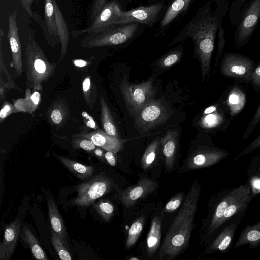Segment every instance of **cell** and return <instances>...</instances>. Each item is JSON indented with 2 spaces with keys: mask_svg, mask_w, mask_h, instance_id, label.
Listing matches in <instances>:
<instances>
[{
  "mask_svg": "<svg viewBox=\"0 0 260 260\" xmlns=\"http://www.w3.org/2000/svg\"><path fill=\"white\" fill-rule=\"evenodd\" d=\"M229 9V0H208L171 43L191 39L203 80L209 75L216 37Z\"/></svg>",
  "mask_w": 260,
  "mask_h": 260,
  "instance_id": "obj_1",
  "label": "cell"
},
{
  "mask_svg": "<svg viewBox=\"0 0 260 260\" xmlns=\"http://www.w3.org/2000/svg\"><path fill=\"white\" fill-rule=\"evenodd\" d=\"M200 191V184L195 181L164 239L159 254L160 259H174L187 248Z\"/></svg>",
  "mask_w": 260,
  "mask_h": 260,
  "instance_id": "obj_2",
  "label": "cell"
},
{
  "mask_svg": "<svg viewBox=\"0 0 260 260\" xmlns=\"http://www.w3.org/2000/svg\"><path fill=\"white\" fill-rule=\"evenodd\" d=\"M252 195L248 184L222 191L212 211L207 229V236L211 235L234 215L245 211L252 200Z\"/></svg>",
  "mask_w": 260,
  "mask_h": 260,
  "instance_id": "obj_3",
  "label": "cell"
},
{
  "mask_svg": "<svg viewBox=\"0 0 260 260\" xmlns=\"http://www.w3.org/2000/svg\"><path fill=\"white\" fill-rule=\"evenodd\" d=\"M35 34V30L30 29L25 46L26 85L33 90L40 91L43 84L52 76L56 66L48 60L37 42Z\"/></svg>",
  "mask_w": 260,
  "mask_h": 260,
  "instance_id": "obj_4",
  "label": "cell"
},
{
  "mask_svg": "<svg viewBox=\"0 0 260 260\" xmlns=\"http://www.w3.org/2000/svg\"><path fill=\"white\" fill-rule=\"evenodd\" d=\"M146 27L137 22L113 25L104 31L88 34L81 45L87 48L123 45L138 37Z\"/></svg>",
  "mask_w": 260,
  "mask_h": 260,
  "instance_id": "obj_5",
  "label": "cell"
},
{
  "mask_svg": "<svg viewBox=\"0 0 260 260\" xmlns=\"http://www.w3.org/2000/svg\"><path fill=\"white\" fill-rule=\"evenodd\" d=\"M150 79L140 84L130 83L125 76L120 84L121 93L127 110L134 117L148 103L153 99L155 90Z\"/></svg>",
  "mask_w": 260,
  "mask_h": 260,
  "instance_id": "obj_6",
  "label": "cell"
},
{
  "mask_svg": "<svg viewBox=\"0 0 260 260\" xmlns=\"http://www.w3.org/2000/svg\"><path fill=\"white\" fill-rule=\"evenodd\" d=\"M113 187L112 180L103 173H100L92 179L77 186L76 196L71 203L80 207L88 206L96 199L111 191Z\"/></svg>",
  "mask_w": 260,
  "mask_h": 260,
  "instance_id": "obj_7",
  "label": "cell"
},
{
  "mask_svg": "<svg viewBox=\"0 0 260 260\" xmlns=\"http://www.w3.org/2000/svg\"><path fill=\"white\" fill-rule=\"evenodd\" d=\"M168 4L158 3L148 6H141L125 11L120 9L115 25L137 22L153 28L164 16Z\"/></svg>",
  "mask_w": 260,
  "mask_h": 260,
  "instance_id": "obj_8",
  "label": "cell"
},
{
  "mask_svg": "<svg viewBox=\"0 0 260 260\" xmlns=\"http://www.w3.org/2000/svg\"><path fill=\"white\" fill-rule=\"evenodd\" d=\"M168 117V111L161 101L153 99L134 117L135 124L138 129L145 133L164 123Z\"/></svg>",
  "mask_w": 260,
  "mask_h": 260,
  "instance_id": "obj_9",
  "label": "cell"
},
{
  "mask_svg": "<svg viewBox=\"0 0 260 260\" xmlns=\"http://www.w3.org/2000/svg\"><path fill=\"white\" fill-rule=\"evenodd\" d=\"M260 20V0H251L240 18L234 37L239 46L245 45Z\"/></svg>",
  "mask_w": 260,
  "mask_h": 260,
  "instance_id": "obj_10",
  "label": "cell"
},
{
  "mask_svg": "<svg viewBox=\"0 0 260 260\" xmlns=\"http://www.w3.org/2000/svg\"><path fill=\"white\" fill-rule=\"evenodd\" d=\"M221 72L226 77L249 80L253 72L252 61L248 58L237 54L224 55L221 64Z\"/></svg>",
  "mask_w": 260,
  "mask_h": 260,
  "instance_id": "obj_11",
  "label": "cell"
},
{
  "mask_svg": "<svg viewBox=\"0 0 260 260\" xmlns=\"http://www.w3.org/2000/svg\"><path fill=\"white\" fill-rule=\"evenodd\" d=\"M120 9H122L121 3L119 0L107 2L88 28L75 33L76 36L85 32L88 34L99 33L115 25L118 18V11Z\"/></svg>",
  "mask_w": 260,
  "mask_h": 260,
  "instance_id": "obj_12",
  "label": "cell"
},
{
  "mask_svg": "<svg viewBox=\"0 0 260 260\" xmlns=\"http://www.w3.org/2000/svg\"><path fill=\"white\" fill-rule=\"evenodd\" d=\"M194 1L172 0L169 3L165 14L158 24L156 35H165L171 25L185 14Z\"/></svg>",
  "mask_w": 260,
  "mask_h": 260,
  "instance_id": "obj_13",
  "label": "cell"
},
{
  "mask_svg": "<svg viewBox=\"0 0 260 260\" xmlns=\"http://www.w3.org/2000/svg\"><path fill=\"white\" fill-rule=\"evenodd\" d=\"M157 184L153 180L144 177L137 183L124 190H119L117 197L123 205L128 207L135 204L138 200L154 191Z\"/></svg>",
  "mask_w": 260,
  "mask_h": 260,
  "instance_id": "obj_14",
  "label": "cell"
},
{
  "mask_svg": "<svg viewBox=\"0 0 260 260\" xmlns=\"http://www.w3.org/2000/svg\"><path fill=\"white\" fill-rule=\"evenodd\" d=\"M17 10H14L8 15V31L7 37L9 39L12 55V64L16 75L21 76L23 71L21 47L17 26Z\"/></svg>",
  "mask_w": 260,
  "mask_h": 260,
  "instance_id": "obj_15",
  "label": "cell"
},
{
  "mask_svg": "<svg viewBox=\"0 0 260 260\" xmlns=\"http://www.w3.org/2000/svg\"><path fill=\"white\" fill-rule=\"evenodd\" d=\"M228 155V152L224 150L204 147L198 150L190 157L187 168L192 170L210 167L225 159Z\"/></svg>",
  "mask_w": 260,
  "mask_h": 260,
  "instance_id": "obj_16",
  "label": "cell"
},
{
  "mask_svg": "<svg viewBox=\"0 0 260 260\" xmlns=\"http://www.w3.org/2000/svg\"><path fill=\"white\" fill-rule=\"evenodd\" d=\"M21 220L16 219L5 228L0 243V260H9L16 248L20 234Z\"/></svg>",
  "mask_w": 260,
  "mask_h": 260,
  "instance_id": "obj_17",
  "label": "cell"
},
{
  "mask_svg": "<svg viewBox=\"0 0 260 260\" xmlns=\"http://www.w3.org/2000/svg\"><path fill=\"white\" fill-rule=\"evenodd\" d=\"M44 26L42 30L48 43L54 46L60 39L52 0H44Z\"/></svg>",
  "mask_w": 260,
  "mask_h": 260,
  "instance_id": "obj_18",
  "label": "cell"
},
{
  "mask_svg": "<svg viewBox=\"0 0 260 260\" xmlns=\"http://www.w3.org/2000/svg\"><path fill=\"white\" fill-rule=\"evenodd\" d=\"M91 140L96 146L107 151L117 153L122 148L123 141L119 138L107 134L105 131L95 130L90 133L75 135Z\"/></svg>",
  "mask_w": 260,
  "mask_h": 260,
  "instance_id": "obj_19",
  "label": "cell"
},
{
  "mask_svg": "<svg viewBox=\"0 0 260 260\" xmlns=\"http://www.w3.org/2000/svg\"><path fill=\"white\" fill-rule=\"evenodd\" d=\"M178 129H170L166 132L160 139L165 164L167 169L172 168L176 156L177 148Z\"/></svg>",
  "mask_w": 260,
  "mask_h": 260,
  "instance_id": "obj_20",
  "label": "cell"
},
{
  "mask_svg": "<svg viewBox=\"0 0 260 260\" xmlns=\"http://www.w3.org/2000/svg\"><path fill=\"white\" fill-rule=\"evenodd\" d=\"M223 112L217 105L206 108L198 122V125L204 129H211L219 127L225 121Z\"/></svg>",
  "mask_w": 260,
  "mask_h": 260,
  "instance_id": "obj_21",
  "label": "cell"
},
{
  "mask_svg": "<svg viewBox=\"0 0 260 260\" xmlns=\"http://www.w3.org/2000/svg\"><path fill=\"white\" fill-rule=\"evenodd\" d=\"M49 218L52 230L61 238L68 248L67 232L57 206L52 199L47 200Z\"/></svg>",
  "mask_w": 260,
  "mask_h": 260,
  "instance_id": "obj_22",
  "label": "cell"
},
{
  "mask_svg": "<svg viewBox=\"0 0 260 260\" xmlns=\"http://www.w3.org/2000/svg\"><path fill=\"white\" fill-rule=\"evenodd\" d=\"M162 216V214L155 216L151 222L146 240L147 254L149 257L153 256L160 245Z\"/></svg>",
  "mask_w": 260,
  "mask_h": 260,
  "instance_id": "obj_23",
  "label": "cell"
},
{
  "mask_svg": "<svg viewBox=\"0 0 260 260\" xmlns=\"http://www.w3.org/2000/svg\"><path fill=\"white\" fill-rule=\"evenodd\" d=\"M248 244L250 249L260 245V221L254 225H247L245 227L240 234L233 249Z\"/></svg>",
  "mask_w": 260,
  "mask_h": 260,
  "instance_id": "obj_24",
  "label": "cell"
},
{
  "mask_svg": "<svg viewBox=\"0 0 260 260\" xmlns=\"http://www.w3.org/2000/svg\"><path fill=\"white\" fill-rule=\"evenodd\" d=\"M41 101V94L37 90H31L26 88L25 98L16 100L14 103L15 112H27L32 114L39 105Z\"/></svg>",
  "mask_w": 260,
  "mask_h": 260,
  "instance_id": "obj_25",
  "label": "cell"
},
{
  "mask_svg": "<svg viewBox=\"0 0 260 260\" xmlns=\"http://www.w3.org/2000/svg\"><path fill=\"white\" fill-rule=\"evenodd\" d=\"M54 7L55 14L56 18L58 31L61 43V53L59 59L60 62L65 57L69 40V33L67 24L62 13L59 9L56 0H52Z\"/></svg>",
  "mask_w": 260,
  "mask_h": 260,
  "instance_id": "obj_26",
  "label": "cell"
},
{
  "mask_svg": "<svg viewBox=\"0 0 260 260\" xmlns=\"http://www.w3.org/2000/svg\"><path fill=\"white\" fill-rule=\"evenodd\" d=\"M236 225L235 223L230 224L224 228L212 242L209 250L211 252L216 251H224L229 247L234 237Z\"/></svg>",
  "mask_w": 260,
  "mask_h": 260,
  "instance_id": "obj_27",
  "label": "cell"
},
{
  "mask_svg": "<svg viewBox=\"0 0 260 260\" xmlns=\"http://www.w3.org/2000/svg\"><path fill=\"white\" fill-rule=\"evenodd\" d=\"M55 156L61 164L81 179H87L94 173V169L92 166L85 165L59 155Z\"/></svg>",
  "mask_w": 260,
  "mask_h": 260,
  "instance_id": "obj_28",
  "label": "cell"
},
{
  "mask_svg": "<svg viewBox=\"0 0 260 260\" xmlns=\"http://www.w3.org/2000/svg\"><path fill=\"white\" fill-rule=\"evenodd\" d=\"M246 103V96L238 87H233L229 93L227 105L231 117L237 115L244 108Z\"/></svg>",
  "mask_w": 260,
  "mask_h": 260,
  "instance_id": "obj_29",
  "label": "cell"
},
{
  "mask_svg": "<svg viewBox=\"0 0 260 260\" xmlns=\"http://www.w3.org/2000/svg\"><path fill=\"white\" fill-rule=\"evenodd\" d=\"M21 237L22 240L29 246L32 256L35 259H48L38 239L28 227L24 226L23 228Z\"/></svg>",
  "mask_w": 260,
  "mask_h": 260,
  "instance_id": "obj_30",
  "label": "cell"
},
{
  "mask_svg": "<svg viewBox=\"0 0 260 260\" xmlns=\"http://www.w3.org/2000/svg\"><path fill=\"white\" fill-rule=\"evenodd\" d=\"M68 113L67 108L63 102L61 100L56 101L48 108V120L54 125H61L67 120Z\"/></svg>",
  "mask_w": 260,
  "mask_h": 260,
  "instance_id": "obj_31",
  "label": "cell"
},
{
  "mask_svg": "<svg viewBox=\"0 0 260 260\" xmlns=\"http://www.w3.org/2000/svg\"><path fill=\"white\" fill-rule=\"evenodd\" d=\"M101 120L104 131L109 135L118 138L119 135L110 110L104 98H100Z\"/></svg>",
  "mask_w": 260,
  "mask_h": 260,
  "instance_id": "obj_32",
  "label": "cell"
},
{
  "mask_svg": "<svg viewBox=\"0 0 260 260\" xmlns=\"http://www.w3.org/2000/svg\"><path fill=\"white\" fill-rule=\"evenodd\" d=\"M144 222L145 218L140 216L133 222L128 231L125 244L126 249H129L136 243L143 230Z\"/></svg>",
  "mask_w": 260,
  "mask_h": 260,
  "instance_id": "obj_33",
  "label": "cell"
},
{
  "mask_svg": "<svg viewBox=\"0 0 260 260\" xmlns=\"http://www.w3.org/2000/svg\"><path fill=\"white\" fill-rule=\"evenodd\" d=\"M82 89L86 103L91 108H93L97 97V90L94 83L91 81L90 76H87L84 79Z\"/></svg>",
  "mask_w": 260,
  "mask_h": 260,
  "instance_id": "obj_34",
  "label": "cell"
},
{
  "mask_svg": "<svg viewBox=\"0 0 260 260\" xmlns=\"http://www.w3.org/2000/svg\"><path fill=\"white\" fill-rule=\"evenodd\" d=\"M92 205L104 221H109L113 216L114 211V206L109 200H101L96 203H93Z\"/></svg>",
  "mask_w": 260,
  "mask_h": 260,
  "instance_id": "obj_35",
  "label": "cell"
},
{
  "mask_svg": "<svg viewBox=\"0 0 260 260\" xmlns=\"http://www.w3.org/2000/svg\"><path fill=\"white\" fill-rule=\"evenodd\" d=\"M159 144L158 140L155 139L146 149L141 159V165L143 169L146 170L149 168L154 161Z\"/></svg>",
  "mask_w": 260,
  "mask_h": 260,
  "instance_id": "obj_36",
  "label": "cell"
},
{
  "mask_svg": "<svg viewBox=\"0 0 260 260\" xmlns=\"http://www.w3.org/2000/svg\"><path fill=\"white\" fill-rule=\"evenodd\" d=\"M1 57H0V72L1 76H4V78H0V85L5 87L6 88H11L15 90L22 91L12 81L10 74L6 68V65L3 58L2 48V38L3 35V29H1Z\"/></svg>",
  "mask_w": 260,
  "mask_h": 260,
  "instance_id": "obj_37",
  "label": "cell"
},
{
  "mask_svg": "<svg viewBox=\"0 0 260 260\" xmlns=\"http://www.w3.org/2000/svg\"><path fill=\"white\" fill-rule=\"evenodd\" d=\"M182 49L181 46L173 49L163 56L157 62L161 68H169L178 62L182 55Z\"/></svg>",
  "mask_w": 260,
  "mask_h": 260,
  "instance_id": "obj_38",
  "label": "cell"
},
{
  "mask_svg": "<svg viewBox=\"0 0 260 260\" xmlns=\"http://www.w3.org/2000/svg\"><path fill=\"white\" fill-rule=\"evenodd\" d=\"M51 241L60 259L62 260L72 259L71 255L67 249L68 247L53 230L51 232Z\"/></svg>",
  "mask_w": 260,
  "mask_h": 260,
  "instance_id": "obj_39",
  "label": "cell"
},
{
  "mask_svg": "<svg viewBox=\"0 0 260 260\" xmlns=\"http://www.w3.org/2000/svg\"><path fill=\"white\" fill-rule=\"evenodd\" d=\"M23 9L29 16L38 23L42 29L44 26V21L42 17L33 10V6L38 4V0H20Z\"/></svg>",
  "mask_w": 260,
  "mask_h": 260,
  "instance_id": "obj_40",
  "label": "cell"
},
{
  "mask_svg": "<svg viewBox=\"0 0 260 260\" xmlns=\"http://www.w3.org/2000/svg\"><path fill=\"white\" fill-rule=\"evenodd\" d=\"M72 141V145L75 148H81L85 150H92L96 147L95 144L90 140L86 138L75 135Z\"/></svg>",
  "mask_w": 260,
  "mask_h": 260,
  "instance_id": "obj_41",
  "label": "cell"
},
{
  "mask_svg": "<svg viewBox=\"0 0 260 260\" xmlns=\"http://www.w3.org/2000/svg\"><path fill=\"white\" fill-rule=\"evenodd\" d=\"M184 198L183 192H180L175 194L167 203L164 212L166 213H172L177 210L181 205Z\"/></svg>",
  "mask_w": 260,
  "mask_h": 260,
  "instance_id": "obj_42",
  "label": "cell"
},
{
  "mask_svg": "<svg viewBox=\"0 0 260 260\" xmlns=\"http://www.w3.org/2000/svg\"><path fill=\"white\" fill-rule=\"evenodd\" d=\"M217 38H218V42H217V55L215 58V66L216 67L218 61H219V59H220L222 52L223 51L225 44V32H224V29L221 26L217 35Z\"/></svg>",
  "mask_w": 260,
  "mask_h": 260,
  "instance_id": "obj_43",
  "label": "cell"
},
{
  "mask_svg": "<svg viewBox=\"0 0 260 260\" xmlns=\"http://www.w3.org/2000/svg\"><path fill=\"white\" fill-rule=\"evenodd\" d=\"M247 175L260 179V154L253 158L247 169Z\"/></svg>",
  "mask_w": 260,
  "mask_h": 260,
  "instance_id": "obj_44",
  "label": "cell"
},
{
  "mask_svg": "<svg viewBox=\"0 0 260 260\" xmlns=\"http://www.w3.org/2000/svg\"><path fill=\"white\" fill-rule=\"evenodd\" d=\"M260 122V105L256 110L255 114L252 118L250 122L247 126L243 135V139L244 140L247 138L250 134L253 132L255 127Z\"/></svg>",
  "mask_w": 260,
  "mask_h": 260,
  "instance_id": "obj_45",
  "label": "cell"
},
{
  "mask_svg": "<svg viewBox=\"0 0 260 260\" xmlns=\"http://www.w3.org/2000/svg\"><path fill=\"white\" fill-rule=\"evenodd\" d=\"M248 1L249 0H235L234 1L232 6L231 5L230 11V18L231 22H233L236 15L239 14V11L242 6Z\"/></svg>",
  "mask_w": 260,
  "mask_h": 260,
  "instance_id": "obj_46",
  "label": "cell"
},
{
  "mask_svg": "<svg viewBox=\"0 0 260 260\" xmlns=\"http://www.w3.org/2000/svg\"><path fill=\"white\" fill-rule=\"evenodd\" d=\"M260 147V135L254 139L249 145L243 149L236 158V159L241 156L248 154Z\"/></svg>",
  "mask_w": 260,
  "mask_h": 260,
  "instance_id": "obj_47",
  "label": "cell"
},
{
  "mask_svg": "<svg viewBox=\"0 0 260 260\" xmlns=\"http://www.w3.org/2000/svg\"><path fill=\"white\" fill-rule=\"evenodd\" d=\"M15 112L14 106L8 102H5L0 111L1 123L9 115Z\"/></svg>",
  "mask_w": 260,
  "mask_h": 260,
  "instance_id": "obj_48",
  "label": "cell"
},
{
  "mask_svg": "<svg viewBox=\"0 0 260 260\" xmlns=\"http://www.w3.org/2000/svg\"><path fill=\"white\" fill-rule=\"evenodd\" d=\"M107 2V0H95L91 11V21H93Z\"/></svg>",
  "mask_w": 260,
  "mask_h": 260,
  "instance_id": "obj_49",
  "label": "cell"
},
{
  "mask_svg": "<svg viewBox=\"0 0 260 260\" xmlns=\"http://www.w3.org/2000/svg\"><path fill=\"white\" fill-rule=\"evenodd\" d=\"M251 79L256 86H260V64L253 71Z\"/></svg>",
  "mask_w": 260,
  "mask_h": 260,
  "instance_id": "obj_50",
  "label": "cell"
},
{
  "mask_svg": "<svg viewBox=\"0 0 260 260\" xmlns=\"http://www.w3.org/2000/svg\"><path fill=\"white\" fill-rule=\"evenodd\" d=\"M82 115L84 118V120H85V124L88 127L92 128H97V126L94 120L90 115H88L86 112H83Z\"/></svg>",
  "mask_w": 260,
  "mask_h": 260,
  "instance_id": "obj_51",
  "label": "cell"
},
{
  "mask_svg": "<svg viewBox=\"0 0 260 260\" xmlns=\"http://www.w3.org/2000/svg\"><path fill=\"white\" fill-rule=\"evenodd\" d=\"M116 153L110 151H107L105 154L104 156L106 160L111 166H114L116 165Z\"/></svg>",
  "mask_w": 260,
  "mask_h": 260,
  "instance_id": "obj_52",
  "label": "cell"
},
{
  "mask_svg": "<svg viewBox=\"0 0 260 260\" xmlns=\"http://www.w3.org/2000/svg\"><path fill=\"white\" fill-rule=\"evenodd\" d=\"M74 64L78 67H84L87 66V62L81 59H76L74 60Z\"/></svg>",
  "mask_w": 260,
  "mask_h": 260,
  "instance_id": "obj_53",
  "label": "cell"
},
{
  "mask_svg": "<svg viewBox=\"0 0 260 260\" xmlns=\"http://www.w3.org/2000/svg\"><path fill=\"white\" fill-rule=\"evenodd\" d=\"M148 5H152L158 3H165L168 4L172 0H147Z\"/></svg>",
  "mask_w": 260,
  "mask_h": 260,
  "instance_id": "obj_54",
  "label": "cell"
},
{
  "mask_svg": "<svg viewBox=\"0 0 260 260\" xmlns=\"http://www.w3.org/2000/svg\"><path fill=\"white\" fill-rule=\"evenodd\" d=\"M130 259H139V258H137V257H132L130 258Z\"/></svg>",
  "mask_w": 260,
  "mask_h": 260,
  "instance_id": "obj_55",
  "label": "cell"
}]
</instances>
